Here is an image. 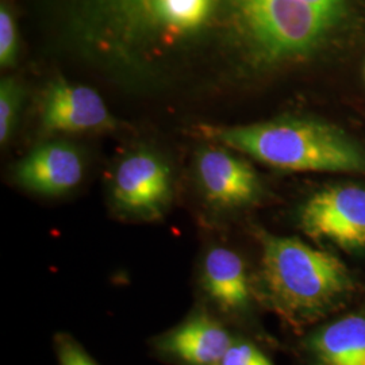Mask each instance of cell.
<instances>
[{"instance_id": "1", "label": "cell", "mask_w": 365, "mask_h": 365, "mask_svg": "<svg viewBox=\"0 0 365 365\" xmlns=\"http://www.w3.org/2000/svg\"><path fill=\"white\" fill-rule=\"evenodd\" d=\"M227 0H91L86 39L114 66L138 71L203 37Z\"/></svg>"}, {"instance_id": "2", "label": "cell", "mask_w": 365, "mask_h": 365, "mask_svg": "<svg viewBox=\"0 0 365 365\" xmlns=\"http://www.w3.org/2000/svg\"><path fill=\"white\" fill-rule=\"evenodd\" d=\"M202 134L276 170L365 173V150L339 128L310 118L247 126L202 125Z\"/></svg>"}, {"instance_id": "3", "label": "cell", "mask_w": 365, "mask_h": 365, "mask_svg": "<svg viewBox=\"0 0 365 365\" xmlns=\"http://www.w3.org/2000/svg\"><path fill=\"white\" fill-rule=\"evenodd\" d=\"M261 242L265 298L289 324L317 321L352 294V274L336 256L291 237L264 235Z\"/></svg>"}, {"instance_id": "4", "label": "cell", "mask_w": 365, "mask_h": 365, "mask_svg": "<svg viewBox=\"0 0 365 365\" xmlns=\"http://www.w3.org/2000/svg\"><path fill=\"white\" fill-rule=\"evenodd\" d=\"M256 60L274 64L317 49L339 16L300 0H227Z\"/></svg>"}, {"instance_id": "5", "label": "cell", "mask_w": 365, "mask_h": 365, "mask_svg": "<svg viewBox=\"0 0 365 365\" xmlns=\"http://www.w3.org/2000/svg\"><path fill=\"white\" fill-rule=\"evenodd\" d=\"M300 227L310 238L345 252L365 249V188L334 185L318 191L300 210Z\"/></svg>"}, {"instance_id": "6", "label": "cell", "mask_w": 365, "mask_h": 365, "mask_svg": "<svg viewBox=\"0 0 365 365\" xmlns=\"http://www.w3.org/2000/svg\"><path fill=\"white\" fill-rule=\"evenodd\" d=\"M111 194L118 209L143 220H157L172 199V172L149 149H137L118 163Z\"/></svg>"}, {"instance_id": "7", "label": "cell", "mask_w": 365, "mask_h": 365, "mask_svg": "<svg viewBox=\"0 0 365 365\" xmlns=\"http://www.w3.org/2000/svg\"><path fill=\"white\" fill-rule=\"evenodd\" d=\"M41 126L46 134L95 133L114 130L118 123L93 88L57 78L42 95Z\"/></svg>"}, {"instance_id": "8", "label": "cell", "mask_w": 365, "mask_h": 365, "mask_svg": "<svg viewBox=\"0 0 365 365\" xmlns=\"http://www.w3.org/2000/svg\"><path fill=\"white\" fill-rule=\"evenodd\" d=\"M196 175L211 205L232 209L253 203L261 192L260 180L248 161L222 148H203L196 156Z\"/></svg>"}, {"instance_id": "9", "label": "cell", "mask_w": 365, "mask_h": 365, "mask_svg": "<svg viewBox=\"0 0 365 365\" xmlns=\"http://www.w3.org/2000/svg\"><path fill=\"white\" fill-rule=\"evenodd\" d=\"M15 180L39 195H64L84 176V158L75 145L53 141L39 145L15 167Z\"/></svg>"}, {"instance_id": "10", "label": "cell", "mask_w": 365, "mask_h": 365, "mask_svg": "<svg viewBox=\"0 0 365 365\" xmlns=\"http://www.w3.org/2000/svg\"><path fill=\"white\" fill-rule=\"evenodd\" d=\"M235 339L217 321L197 314L167 333L158 348L188 365H217Z\"/></svg>"}, {"instance_id": "11", "label": "cell", "mask_w": 365, "mask_h": 365, "mask_svg": "<svg viewBox=\"0 0 365 365\" xmlns=\"http://www.w3.org/2000/svg\"><path fill=\"white\" fill-rule=\"evenodd\" d=\"M202 286L223 313H240L250 303L247 267L235 250L210 249L202 265Z\"/></svg>"}, {"instance_id": "12", "label": "cell", "mask_w": 365, "mask_h": 365, "mask_svg": "<svg viewBox=\"0 0 365 365\" xmlns=\"http://www.w3.org/2000/svg\"><path fill=\"white\" fill-rule=\"evenodd\" d=\"M313 365H365V313L344 315L306 341Z\"/></svg>"}, {"instance_id": "13", "label": "cell", "mask_w": 365, "mask_h": 365, "mask_svg": "<svg viewBox=\"0 0 365 365\" xmlns=\"http://www.w3.org/2000/svg\"><path fill=\"white\" fill-rule=\"evenodd\" d=\"M24 99V88L14 78H1L0 83V144H7L13 137Z\"/></svg>"}, {"instance_id": "14", "label": "cell", "mask_w": 365, "mask_h": 365, "mask_svg": "<svg viewBox=\"0 0 365 365\" xmlns=\"http://www.w3.org/2000/svg\"><path fill=\"white\" fill-rule=\"evenodd\" d=\"M19 49L18 29L10 9L3 3L0 7V66L10 68L15 64Z\"/></svg>"}, {"instance_id": "15", "label": "cell", "mask_w": 365, "mask_h": 365, "mask_svg": "<svg viewBox=\"0 0 365 365\" xmlns=\"http://www.w3.org/2000/svg\"><path fill=\"white\" fill-rule=\"evenodd\" d=\"M217 365H274L257 346L247 341H233Z\"/></svg>"}, {"instance_id": "16", "label": "cell", "mask_w": 365, "mask_h": 365, "mask_svg": "<svg viewBox=\"0 0 365 365\" xmlns=\"http://www.w3.org/2000/svg\"><path fill=\"white\" fill-rule=\"evenodd\" d=\"M90 357L75 344L66 342L61 346L60 363L61 365H88Z\"/></svg>"}, {"instance_id": "17", "label": "cell", "mask_w": 365, "mask_h": 365, "mask_svg": "<svg viewBox=\"0 0 365 365\" xmlns=\"http://www.w3.org/2000/svg\"><path fill=\"white\" fill-rule=\"evenodd\" d=\"M300 1L307 3L322 11L337 15L339 18L344 15L345 7H346V0H300Z\"/></svg>"}, {"instance_id": "18", "label": "cell", "mask_w": 365, "mask_h": 365, "mask_svg": "<svg viewBox=\"0 0 365 365\" xmlns=\"http://www.w3.org/2000/svg\"><path fill=\"white\" fill-rule=\"evenodd\" d=\"M88 365H96L93 361H92L91 359H90V361H88Z\"/></svg>"}]
</instances>
